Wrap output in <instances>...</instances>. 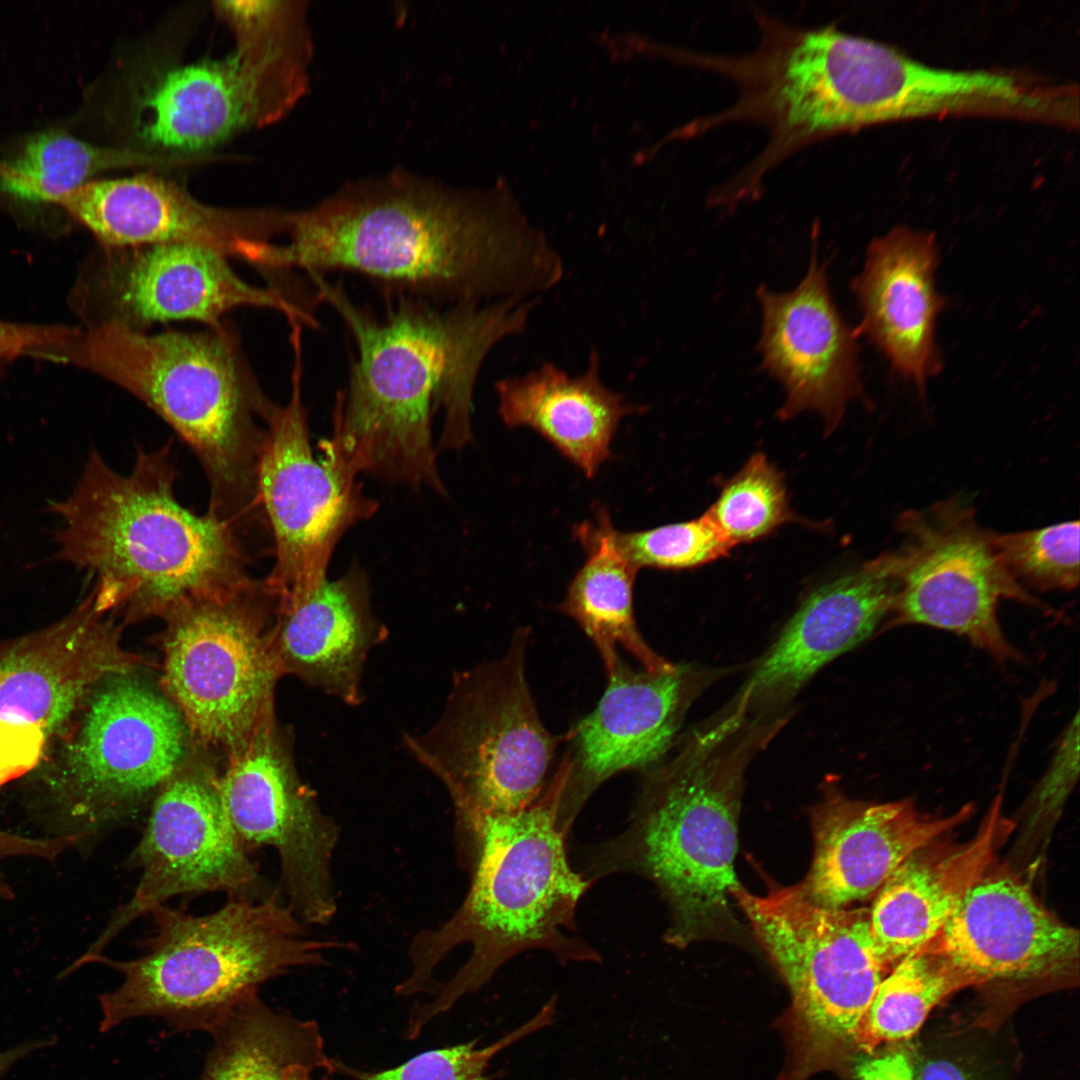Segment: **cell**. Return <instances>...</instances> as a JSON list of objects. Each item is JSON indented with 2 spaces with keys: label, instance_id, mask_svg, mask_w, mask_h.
<instances>
[{
  "label": "cell",
  "instance_id": "6da1fadb",
  "mask_svg": "<svg viewBox=\"0 0 1080 1080\" xmlns=\"http://www.w3.org/2000/svg\"><path fill=\"white\" fill-rule=\"evenodd\" d=\"M284 234L267 268L355 273L438 305L534 298L564 273L545 237L505 205L400 171L289 212Z\"/></svg>",
  "mask_w": 1080,
  "mask_h": 1080
},
{
  "label": "cell",
  "instance_id": "7a4b0ae2",
  "mask_svg": "<svg viewBox=\"0 0 1080 1080\" xmlns=\"http://www.w3.org/2000/svg\"><path fill=\"white\" fill-rule=\"evenodd\" d=\"M308 275L317 299L339 314L357 348L322 452L354 477L367 473L445 493L432 416L443 413L438 450L460 449L472 440L480 369L493 347L526 330L538 299L438 305L398 295L377 318L324 275Z\"/></svg>",
  "mask_w": 1080,
  "mask_h": 1080
},
{
  "label": "cell",
  "instance_id": "3957f363",
  "mask_svg": "<svg viewBox=\"0 0 1080 1080\" xmlns=\"http://www.w3.org/2000/svg\"><path fill=\"white\" fill-rule=\"evenodd\" d=\"M569 773L565 757L548 788L526 809L456 825L471 884L452 916L420 931L408 947L411 969L396 994L434 996L413 1009L409 1040L525 950L546 949L561 960L598 959L586 944L567 936L591 883L571 868L566 835L557 824Z\"/></svg>",
  "mask_w": 1080,
  "mask_h": 1080
},
{
  "label": "cell",
  "instance_id": "277c9868",
  "mask_svg": "<svg viewBox=\"0 0 1080 1080\" xmlns=\"http://www.w3.org/2000/svg\"><path fill=\"white\" fill-rule=\"evenodd\" d=\"M170 444L137 449L131 472L113 470L92 450L71 494L51 505L60 517L56 559L94 580L97 612L164 618L191 602L249 586L239 533L176 498Z\"/></svg>",
  "mask_w": 1080,
  "mask_h": 1080
},
{
  "label": "cell",
  "instance_id": "5b68a950",
  "mask_svg": "<svg viewBox=\"0 0 1080 1080\" xmlns=\"http://www.w3.org/2000/svg\"><path fill=\"white\" fill-rule=\"evenodd\" d=\"M784 722L740 724L722 715L684 737L669 760L646 769L629 827L595 850L586 878L633 872L653 881L671 908L672 945L727 928L740 886L734 861L744 773Z\"/></svg>",
  "mask_w": 1080,
  "mask_h": 1080
},
{
  "label": "cell",
  "instance_id": "8992f818",
  "mask_svg": "<svg viewBox=\"0 0 1080 1080\" xmlns=\"http://www.w3.org/2000/svg\"><path fill=\"white\" fill-rule=\"evenodd\" d=\"M758 38L741 53L686 51L688 64L728 80L727 107L692 120L681 136H700L731 124L766 131L758 154L708 197L729 209L762 193L768 176L788 158L836 135L883 123L887 108V48L832 25L799 26L754 10Z\"/></svg>",
  "mask_w": 1080,
  "mask_h": 1080
},
{
  "label": "cell",
  "instance_id": "52a82bcc",
  "mask_svg": "<svg viewBox=\"0 0 1080 1080\" xmlns=\"http://www.w3.org/2000/svg\"><path fill=\"white\" fill-rule=\"evenodd\" d=\"M61 358L128 391L174 430L205 472L211 515L238 532L259 515L257 464L275 404L222 325L146 333L95 323L76 331Z\"/></svg>",
  "mask_w": 1080,
  "mask_h": 1080
},
{
  "label": "cell",
  "instance_id": "ba28073f",
  "mask_svg": "<svg viewBox=\"0 0 1080 1080\" xmlns=\"http://www.w3.org/2000/svg\"><path fill=\"white\" fill-rule=\"evenodd\" d=\"M148 915L153 929L140 956L116 960L101 954L86 962L123 975L116 989L98 995L102 1033L139 1017L207 1031L268 980L322 965L327 952L353 947L308 936L306 924L278 891L262 899L230 897L218 910L199 916L166 904Z\"/></svg>",
  "mask_w": 1080,
  "mask_h": 1080
},
{
  "label": "cell",
  "instance_id": "9c48e42d",
  "mask_svg": "<svg viewBox=\"0 0 1080 1080\" xmlns=\"http://www.w3.org/2000/svg\"><path fill=\"white\" fill-rule=\"evenodd\" d=\"M530 631L506 653L454 674L437 722L403 745L446 788L456 824L518 813L542 794L557 739L543 725L525 672Z\"/></svg>",
  "mask_w": 1080,
  "mask_h": 1080
},
{
  "label": "cell",
  "instance_id": "30bf717a",
  "mask_svg": "<svg viewBox=\"0 0 1080 1080\" xmlns=\"http://www.w3.org/2000/svg\"><path fill=\"white\" fill-rule=\"evenodd\" d=\"M132 672L90 693L48 777L60 836L94 843L147 812L185 761L189 732L167 697Z\"/></svg>",
  "mask_w": 1080,
  "mask_h": 1080
},
{
  "label": "cell",
  "instance_id": "8fae6325",
  "mask_svg": "<svg viewBox=\"0 0 1080 1080\" xmlns=\"http://www.w3.org/2000/svg\"><path fill=\"white\" fill-rule=\"evenodd\" d=\"M275 606L264 579L165 617L162 684L198 744L230 756L274 720L283 675L267 630Z\"/></svg>",
  "mask_w": 1080,
  "mask_h": 1080
},
{
  "label": "cell",
  "instance_id": "7c38bea8",
  "mask_svg": "<svg viewBox=\"0 0 1080 1080\" xmlns=\"http://www.w3.org/2000/svg\"><path fill=\"white\" fill-rule=\"evenodd\" d=\"M732 898L786 981L809 1040L819 1048L856 1042L892 969L877 949L869 909L818 905L800 884L761 896L739 886Z\"/></svg>",
  "mask_w": 1080,
  "mask_h": 1080
},
{
  "label": "cell",
  "instance_id": "4fadbf2b",
  "mask_svg": "<svg viewBox=\"0 0 1080 1080\" xmlns=\"http://www.w3.org/2000/svg\"><path fill=\"white\" fill-rule=\"evenodd\" d=\"M896 527L901 545L882 554L896 585L889 626L926 625L963 636L999 661L1021 659L999 624L998 601L1042 605L1003 567L992 532L968 502L955 497L905 511Z\"/></svg>",
  "mask_w": 1080,
  "mask_h": 1080
},
{
  "label": "cell",
  "instance_id": "5bb4252c",
  "mask_svg": "<svg viewBox=\"0 0 1080 1080\" xmlns=\"http://www.w3.org/2000/svg\"><path fill=\"white\" fill-rule=\"evenodd\" d=\"M300 336H290L294 355L290 399L285 405L275 404L266 420L256 474L258 504L271 532L275 558L265 581L277 602L321 585L341 537L377 509L356 477L328 456L313 454L301 400Z\"/></svg>",
  "mask_w": 1080,
  "mask_h": 1080
},
{
  "label": "cell",
  "instance_id": "9a60e30c",
  "mask_svg": "<svg viewBox=\"0 0 1080 1080\" xmlns=\"http://www.w3.org/2000/svg\"><path fill=\"white\" fill-rule=\"evenodd\" d=\"M220 776L208 765L185 760L154 798L139 842L127 865L140 871L130 899L70 966L95 956L134 921L181 895L225 892L262 899L266 888L222 802Z\"/></svg>",
  "mask_w": 1080,
  "mask_h": 1080
},
{
  "label": "cell",
  "instance_id": "2e32d148",
  "mask_svg": "<svg viewBox=\"0 0 1080 1080\" xmlns=\"http://www.w3.org/2000/svg\"><path fill=\"white\" fill-rule=\"evenodd\" d=\"M219 785L245 848L276 851L282 887L298 918L306 925L328 924L337 912L332 861L340 829L302 782L274 720L229 756Z\"/></svg>",
  "mask_w": 1080,
  "mask_h": 1080
},
{
  "label": "cell",
  "instance_id": "e0dca14e",
  "mask_svg": "<svg viewBox=\"0 0 1080 1080\" xmlns=\"http://www.w3.org/2000/svg\"><path fill=\"white\" fill-rule=\"evenodd\" d=\"M235 40L229 55L168 68L143 86L136 132L156 153L194 156L280 119L303 95L302 74L284 46L263 36Z\"/></svg>",
  "mask_w": 1080,
  "mask_h": 1080
},
{
  "label": "cell",
  "instance_id": "ac0fdd59",
  "mask_svg": "<svg viewBox=\"0 0 1080 1080\" xmlns=\"http://www.w3.org/2000/svg\"><path fill=\"white\" fill-rule=\"evenodd\" d=\"M91 596L45 629L0 644V786L40 761L106 677L132 672Z\"/></svg>",
  "mask_w": 1080,
  "mask_h": 1080
},
{
  "label": "cell",
  "instance_id": "d6986e66",
  "mask_svg": "<svg viewBox=\"0 0 1080 1080\" xmlns=\"http://www.w3.org/2000/svg\"><path fill=\"white\" fill-rule=\"evenodd\" d=\"M105 249L92 288L102 316L96 323L144 330L189 320L215 328L226 312L253 306L279 311L290 323L318 325L311 311L280 290L243 280L227 256L212 248L167 243Z\"/></svg>",
  "mask_w": 1080,
  "mask_h": 1080
},
{
  "label": "cell",
  "instance_id": "ffe728a7",
  "mask_svg": "<svg viewBox=\"0 0 1080 1080\" xmlns=\"http://www.w3.org/2000/svg\"><path fill=\"white\" fill-rule=\"evenodd\" d=\"M722 673L676 664L659 673L635 671L619 659L596 708L570 733L571 768L559 829L567 834L584 802L605 780L660 762L693 700Z\"/></svg>",
  "mask_w": 1080,
  "mask_h": 1080
},
{
  "label": "cell",
  "instance_id": "44dd1931",
  "mask_svg": "<svg viewBox=\"0 0 1080 1080\" xmlns=\"http://www.w3.org/2000/svg\"><path fill=\"white\" fill-rule=\"evenodd\" d=\"M104 248L187 243L262 265L271 239L283 235L288 212L230 209L195 199L153 175L91 180L57 202Z\"/></svg>",
  "mask_w": 1080,
  "mask_h": 1080
},
{
  "label": "cell",
  "instance_id": "7402d4cb",
  "mask_svg": "<svg viewBox=\"0 0 1080 1080\" xmlns=\"http://www.w3.org/2000/svg\"><path fill=\"white\" fill-rule=\"evenodd\" d=\"M756 297L762 314V368L785 392L778 417L787 420L815 411L826 431H833L848 403L862 393L858 331L849 327L833 300L817 238L812 240L807 272L792 291L779 293L761 285Z\"/></svg>",
  "mask_w": 1080,
  "mask_h": 1080
},
{
  "label": "cell",
  "instance_id": "603a6c76",
  "mask_svg": "<svg viewBox=\"0 0 1080 1080\" xmlns=\"http://www.w3.org/2000/svg\"><path fill=\"white\" fill-rule=\"evenodd\" d=\"M896 585L883 556L814 590L759 659L728 712L772 721L826 664L868 638L889 616Z\"/></svg>",
  "mask_w": 1080,
  "mask_h": 1080
},
{
  "label": "cell",
  "instance_id": "cb8c5ba5",
  "mask_svg": "<svg viewBox=\"0 0 1080 1080\" xmlns=\"http://www.w3.org/2000/svg\"><path fill=\"white\" fill-rule=\"evenodd\" d=\"M966 805L943 817L912 800L871 803L847 798L832 783L812 808L814 857L800 886L816 904L847 908L875 896L913 853L964 822Z\"/></svg>",
  "mask_w": 1080,
  "mask_h": 1080
},
{
  "label": "cell",
  "instance_id": "d4e9b609",
  "mask_svg": "<svg viewBox=\"0 0 1080 1080\" xmlns=\"http://www.w3.org/2000/svg\"><path fill=\"white\" fill-rule=\"evenodd\" d=\"M933 945L980 984L1070 974L1079 933L1010 876L981 877L962 897Z\"/></svg>",
  "mask_w": 1080,
  "mask_h": 1080
},
{
  "label": "cell",
  "instance_id": "484cf974",
  "mask_svg": "<svg viewBox=\"0 0 1080 1080\" xmlns=\"http://www.w3.org/2000/svg\"><path fill=\"white\" fill-rule=\"evenodd\" d=\"M938 259L933 234L898 227L871 242L851 285L862 314L857 331L919 389L941 369L936 322L944 299L935 286Z\"/></svg>",
  "mask_w": 1080,
  "mask_h": 1080
},
{
  "label": "cell",
  "instance_id": "4316f807",
  "mask_svg": "<svg viewBox=\"0 0 1080 1080\" xmlns=\"http://www.w3.org/2000/svg\"><path fill=\"white\" fill-rule=\"evenodd\" d=\"M269 633L283 674L351 706L363 702L369 652L388 637L372 611L368 577L359 567L277 603Z\"/></svg>",
  "mask_w": 1080,
  "mask_h": 1080
},
{
  "label": "cell",
  "instance_id": "83f0119b",
  "mask_svg": "<svg viewBox=\"0 0 1080 1080\" xmlns=\"http://www.w3.org/2000/svg\"><path fill=\"white\" fill-rule=\"evenodd\" d=\"M1010 824L999 800L976 836L957 848L910 855L876 893L869 909L871 932L886 963L932 942L966 892L984 876Z\"/></svg>",
  "mask_w": 1080,
  "mask_h": 1080
},
{
  "label": "cell",
  "instance_id": "f1b7e54d",
  "mask_svg": "<svg viewBox=\"0 0 1080 1080\" xmlns=\"http://www.w3.org/2000/svg\"><path fill=\"white\" fill-rule=\"evenodd\" d=\"M498 413L510 427H527L550 442L587 478L611 456L620 421L639 411L600 376V357L591 350L587 368L571 376L551 362L495 383Z\"/></svg>",
  "mask_w": 1080,
  "mask_h": 1080
},
{
  "label": "cell",
  "instance_id": "f546056e",
  "mask_svg": "<svg viewBox=\"0 0 1080 1080\" xmlns=\"http://www.w3.org/2000/svg\"><path fill=\"white\" fill-rule=\"evenodd\" d=\"M610 515L599 508L595 521L576 525L574 536L586 560L570 581L559 610L574 619L596 646L610 674L620 659L618 646L632 654L644 670L654 673L675 664L655 653L641 636L634 617L636 570L619 550Z\"/></svg>",
  "mask_w": 1080,
  "mask_h": 1080
},
{
  "label": "cell",
  "instance_id": "4dcf8cb0",
  "mask_svg": "<svg viewBox=\"0 0 1080 1080\" xmlns=\"http://www.w3.org/2000/svg\"><path fill=\"white\" fill-rule=\"evenodd\" d=\"M213 1047L201 1080H281L291 1067L335 1071L315 1021L267 1006L258 992L222 1015L206 1031Z\"/></svg>",
  "mask_w": 1080,
  "mask_h": 1080
},
{
  "label": "cell",
  "instance_id": "1f68e13d",
  "mask_svg": "<svg viewBox=\"0 0 1080 1080\" xmlns=\"http://www.w3.org/2000/svg\"><path fill=\"white\" fill-rule=\"evenodd\" d=\"M200 156L166 155L83 141L64 130L29 137L0 164V191L29 203H56L101 171L124 167L171 168L202 162Z\"/></svg>",
  "mask_w": 1080,
  "mask_h": 1080
},
{
  "label": "cell",
  "instance_id": "d6a6232c",
  "mask_svg": "<svg viewBox=\"0 0 1080 1080\" xmlns=\"http://www.w3.org/2000/svg\"><path fill=\"white\" fill-rule=\"evenodd\" d=\"M980 984L954 965L932 942L898 961L878 986L861 1022L856 1042L873 1050L907 1040L932 1009L954 992Z\"/></svg>",
  "mask_w": 1080,
  "mask_h": 1080
},
{
  "label": "cell",
  "instance_id": "836d02e7",
  "mask_svg": "<svg viewBox=\"0 0 1080 1080\" xmlns=\"http://www.w3.org/2000/svg\"><path fill=\"white\" fill-rule=\"evenodd\" d=\"M705 514L732 546L765 536L790 517L781 474L764 454H754Z\"/></svg>",
  "mask_w": 1080,
  "mask_h": 1080
},
{
  "label": "cell",
  "instance_id": "e575fe53",
  "mask_svg": "<svg viewBox=\"0 0 1080 1080\" xmlns=\"http://www.w3.org/2000/svg\"><path fill=\"white\" fill-rule=\"evenodd\" d=\"M1079 521L1012 533H991L999 561L1019 584L1072 590L1079 583Z\"/></svg>",
  "mask_w": 1080,
  "mask_h": 1080
},
{
  "label": "cell",
  "instance_id": "d590c367",
  "mask_svg": "<svg viewBox=\"0 0 1080 1080\" xmlns=\"http://www.w3.org/2000/svg\"><path fill=\"white\" fill-rule=\"evenodd\" d=\"M616 543L636 569L684 570L715 561L733 547L703 514L653 529L615 532Z\"/></svg>",
  "mask_w": 1080,
  "mask_h": 1080
},
{
  "label": "cell",
  "instance_id": "8d00e7d4",
  "mask_svg": "<svg viewBox=\"0 0 1080 1080\" xmlns=\"http://www.w3.org/2000/svg\"><path fill=\"white\" fill-rule=\"evenodd\" d=\"M556 1000L550 999L527 1022L487 1046L478 1041L422 1052L394 1068L358 1072L361 1080H490L487 1069L492 1059L522 1038L552 1024Z\"/></svg>",
  "mask_w": 1080,
  "mask_h": 1080
},
{
  "label": "cell",
  "instance_id": "74e56055",
  "mask_svg": "<svg viewBox=\"0 0 1080 1080\" xmlns=\"http://www.w3.org/2000/svg\"><path fill=\"white\" fill-rule=\"evenodd\" d=\"M1078 724V714H1076L1058 747L1053 762L1032 795L1030 825L1055 819L1074 786L1079 771Z\"/></svg>",
  "mask_w": 1080,
  "mask_h": 1080
},
{
  "label": "cell",
  "instance_id": "f35d334b",
  "mask_svg": "<svg viewBox=\"0 0 1080 1080\" xmlns=\"http://www.w3.org/2000/svg\"><path fill=\"white\" fill-rule=\"evenodd\" d=\"M76 329L0 321V368L23 356L54 358Z\"/></svg>",
  "mask_w": 1080,
  "mask_h": 1080
},
{
  "label": "cell",
  "instance_id": "ab89813d",
  "mask_svg": "<svg viewBox=\"0 0 1080 1080\" xmlns=\"http://www.w3.org/2000/svg\"><path fill=\"white\" fill-rule=\"evenodd\" d=\"M76 843V839L70 836L31 838L0 830V865L5 859L15 856L38 857L54 861L64 851L76 846ZM0 896L4 898L13 896L11 887L6 883L1 869Z\"/></svg>",
  "mask_w": 1080,
  "mask_h": 1080
},
{
  "label": "cell",
  "instance_id": "60d3db41",
  "mask_svg": "<svg viewBox=\"0 0 1080 1080\" xmlns=\"http://www.w3.org/2000/svg\"><path fill=\"white\" fill-rule=\"evenodd\" d=\"M856 1080H913L914 1069L902 1051H892L859 1060L854 1068Z\"/></svg>",
  "mask_w": 1080,
  "mask_h": 1080
},
{
  "label": "cell",
  "instance_id": "b9f144b4",
  "mask_svg": "<svg viewBox=\"0 0 1080 1080\" xmlns=\"http://www.w3.org/2000/svg\"><path fill=\"white\" fill-rule=\"evenodd\" d=\"M913 1080H971L965 1071L946 1059H931L916 1071Z\"/></svg>",
  "mask_w": 1080,
  "mask_h": 1080
},
{
  "label": "cell",
  "instance_id": "7bdbcfd3",
  "mask_svg": "<svg viewBox=\"0 0 1080 1080\" xmlns=\"http://www.w3.org/2000/svg\"><path fill=\"white\" fill-rule=\"evenodd\" d=\"M51 1042H53V1040L50 1038L29 1040L0 1052V1080H2L19 1061L26 1058L31 1053L49 1046Z\"/></svg>",
  "mask_w": 1080,
  "mask_h": 1080
},
{
  "label": "cell",
  "instance_id": "ee69618b",
  "mask_svg": "<svg viewBox=\"0 0 1080 1080\" xmlns=\"http://www.w3.org/2000/svg\"><path fill=\"white\" fill-rule=\"evenodd\" d=\"M313 1070L304 1066H294L289 1068L281 1080H315L311 1076Z\"/></svg>",
  "mask_w": 1080,
  "mask_h": 1080
}]
</instances>
